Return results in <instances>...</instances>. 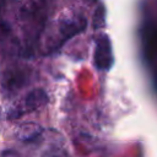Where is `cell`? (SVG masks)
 Returning <instances> with one entry per match:
<instances>
[{
    "label": "cell",
    "mask_w": 157,
    "mask_h": 157,
    "mask_svg": "<svg viewBox=\"0 0 157 157\" xmlns=\"http://www.w3.org/2000/svg\"><path fill=\"white\" fill-rule=\"evenodd\" d=\"M50 9V0H23L18 7V20L22 31L21 48L25 54H32Z\"/></svg>",
    "instance_id": "obj_1"
},
{
    "label": "cell",
    "mask_w": 157,
    "mask_h": 157,
    "mask_svg": "<svg viewBox=\"0 0 157 157\" xmlns=\"http://www.w3.org/2000/svg\"><path fill=\"white\" fill-rule=\"evenodd\" d=\"M87 27V18L78 12L63 15L49 31L44 40V52L47 54L59 50L69 39L83 32Z\"/></svg>",
    "instance_id": "obj_2"
},
{
    "label": "cell",
    "mask_w": 157,
    "mask_h": 157,
    "mask_svg": "<svg viewBox=\"0 0 157 157\" xmlns=\"http://www.w3.org/2000/svg\"><path fill=\"white\" fill-rule=\"evenodd\" d=\"M48 102V94L43 88H34L29 91L26 96H23L16 104H13L12 108L7 112V119L13 120L18 119L31 112H34L47 104Z\"/></svg>",
    "instance_id": "obj_3"
},
{
    "label": "cell",
    "mask_w": 157,
    "mask_h": 157,
    "mask_svg": "<svg viewBox=\"0 0 157 157\" xmlns=\"http://www.w3.org/2000/svg\"><path fill=\"white\" fill-rule=\"evenodd\" d=\"M113 49L110 38L107 34H101L94 40L93 63L98 70L107 71L113 65Z\"/></svg>",
    "instance_id": "obj_4"
},
{
    "label": "cell",
    "mask_w": 157,
    "mask_h": 157,
    "mask_svg": "<svg viewBox=\"0 0 157 157\" xmlns=\"http://www.w3.org/2000/svg\"><path fill=\"white\" fill-rule=\"evenodd\" d=\"M28 74L25 69L21 67H11L4 72L1 85L7 92H16L23 85H26Z\"/></svg>",
    "instance_id": "obj_5"
},
{
    "label": "cell",
    "mask_w": 157,
    "mask_h": 157,
    "mask_svg": "<svg viewBox=\"0 0 157 157\" xmlns=\"http://www.w3.org/2000/svg\"><path fill=\"white\" fill-rule=\"evenodd\" d=\"M43 128L36 123H27L21 125L17 129L16 136L20 141L25 142V144H34L38 142L40 140V137L43 136Z\"/></svg>",
    "instance_id": "obj_6"
},
{
    "label": "cell",
    "mask_w": 157,
    "mask_h": 157,
    "mask_svg": "<svg viewBox=\"0 0 157 157\" xmlns=\"http://www.w3.org/2000/svg\"><path fill=\"white\" fill-rule=\"evenodd\" d=\"M40 157H70L67 151L59 144H50L42 152Z\"/></svg>",
    "instance_id": "obj_7"
},
{
    "label": "cell",
    "mask_w": 157,
    "mask_h": 157,
    "mask_svg": "<svg viewBox=\"0 0 157 157\" xmlns=\"http://www.w3.org/2000/svg\"><path fill=\"white\" fill-rule=\"evenodd\" d=\"M93 28L94 29H99V28H103L104 27V23H105V9L102 4H99L96 10H94V13H93Z\"/></svg>",
    "instance_id": "obj_8"
},
{
    "label": "cell",
    "mask_w": 157,
    "mask_h": 157,
    "mask_svg": "<svg viewBox=\"0 0 157 157\" xmlns=\"http://www.w3.org/2000/svg\"><path fill=\"white\" fill-rule=\"evenodd\" d=\"M0 157H21V155L13 150H5L0 153Z\"/></svg>",
    "instance_id": "obj_9"
},
{
    "label": "cell",
    "mask_w": 157,
    "mask_h": 157,
    "mask_svg": "<svg viewBox=\"0 0 157 157\" xmlns=\"http://www.w3.org/2000/svg\"><path fill=\"white\" fill-rule=\"evenodd\" d=\"M83 1H85L86 4H94L97 0H83Z\"/></svg>",
    "instance_id": "obj_10"
}]
</instances>
